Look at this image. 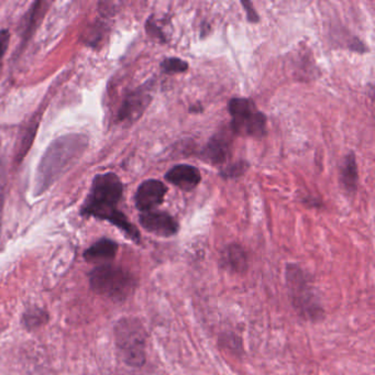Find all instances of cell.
Returning <instances> with one entry per match:
<instances>
[{"label":"cell","instance_id":"cell-1","mask_svg":"<svg viewBox=\"0 0 375 375\" xmlns=\"http://www.w3.org/2000/svg\"><path fill=\"white\" fill-rule=\"evenodd\" d=\"M123 194V182L117 174H98L93 180L86 199L82 205L81 215L84 217H94L108 221L123 231L129 239L139 243L141 239L139 230L118 208Z\"/></svg>","mask_w":375,"mask_h":375},{"label":"cell","instance_id":"cell-2","mask_svg":"<svg viewBox=\"0 0 375 375\" xmlns=\"http://www.w3.org/2000/svg\"><path fill=\"white\" fill-rule=\"evenodd\" d=\"M88 147V138L82 134H67L51 143L38 165L34 195L40 196L83 156Z\"/></svg>","mask_w":375,"mask_h":375},{"label":"cell","instance_id":"cell-3","mask_svg":"<svg viewBox=\"0 0 375 375\" xmlns=\"http://www.w3.org/2000/svg\"><path fill=\"white\" fill-rule=\"evenodd\" d=\"M88 276L90 287L96 294L116 302L127 300L136 285L131 273L112 264L98 265L89 272Z\"/></svg>","mask_w":375,"mask_h":375},{"label":"cell","instance_id":"cell-4","mask_svg":"<svg viewBox=\"0 0 375 375\" xmlns=\"http://www.w3.org/2000/svg\"><path fill=\"white\" fill-rule=\"evenodd\" d=\"M116 346L123 361L130 367H141L145 362L147 332L139 320L123 318L114 326Z\"/></svg>","mask_w":375,"mask_h":375},{"label":"cell","instance_id":"cell-5","mask_svg":"<svg viewBox=\"0 0 375 375\" xmlns=\"http://www.w3.org/2000/svg\"><path fill=\"white\" fill-rule=\"evenodd\" d=\"M231 128L241 136H262L267 134V117L258 112L249 98H232L229 101Z\"/></svg>","mask_w":375,"mask_h":375},{"label":"cell","instance_id":"cell-6","mask_svg":"<svg viewBox=\"0 0 375 375\" xmlns=\"http://www.w3.org/2000/svg\"><path fill=\"white\" fill-rule=\"evenodd\" d=\"M167 193L165 183L158 180H147L140 184L134 196L136 208L141 213L152 211L161 205Z\"/></svg>","mask_w":375,"mask_h":375},{"label":"cell","instance_id":"cell-7","mask_svg":"<svg viewBox=\"0 0 375 375\" xmlns=\"http://www.w3.org/2000/svg\"><path fill=\"white\" fill-rule=\"evenodd\" d=\"M151 101V95L149 88L139 87L134 92L127 95L123 105L118 112V120L120 123H134L141 117L147 106Z\"/></svg>","mask_w":375,"mask_h":375},{"label":"cell","instance_id":"cell-8","mask_svg":"<svg viewBox=\"0 0 375 375\" xmlns=\"http://www.w3.org/2000/svg\"><path fill=\"white\" fill-rule=\"evenodd\" d=\"M139 223L147 232L165 238L174 236L178 231V221L165 211L141 213Z\"/></svg>","mask_w":375,"mask_h":375},{"label":"cell","instance_id":"cell-9","mask_svg":"<svg viewBox=\"0 0 375 375\" xmlns=\"http://www.w3.org/2000/svg\"><path fill=\"white\" fill-rule=\"evenodd\" d=\"M289 284L292 289L293 296H294V303L300 311H305V314L314 317L318 315V311H322L320 306L315 300L314 293L309 287L307 280L303 276V272L300 270V284L298 287V282L294 276L289 272Z\"/></svg>","mask_w":375,"mask_h":375},{"label":"cell","instance_id":"cell-10","mask_svg":"<svg viewBox=\"0 0 375 375\" xmlns=\"http://www.w3.org/2000/svg\"><path fill=\"white\" fill-rule=\"evenodd\" d=\"M165 180L185 192L192 191L202 181L197 167L189 165H176L165 174Z\"/></svg>","mask_w":375,"mask_h":375},{"label":"cell","instance_id":"cell-11","mask_svg":"<svg viewBox=\"0 0 375 375\" xmlns=\"http://www.w3.org/2000/svg\"><path fill=\"white\" fill-rule=\"evenodd\" d=\"M230 154V143L223 136H215L202 151V158L209 165H220L225 163Z\"/></svg>","mask_w":375,"mask_h":375},{"label":"cell","instance_id":"cell-12","mask_svg":"<svg viewBox=\"0 0 375 375\" xmlns=\"http://www.w3.org/2000/svg\"><path fill=\"white\" fill-rule=\"evenodd\" d=\"M118 251L117 242L108 238H103L95 242L94 245L84 252V258L87 261H103V260H112L116 256Z\"/></svg>","mask_w":375,"mask_h":375},{"label":"cell","instance_id":"cell-13","mask_svg":"<svg viewBox=\"0 0 375 375\" xmlns=\"http://www.w3.org/2000/svg\"><path fill=\"white\" fill-rule=\"evenodd\" d=\"M341 183L349 192H354L358 185V165L353 153L348 154L342 167Z\"/></svg>","mask_w":375,"mask_h":375},{"label":"cell","instance_id":"cell-14","mask_svg":"<svg viewBox=\"0 0 375 375\" xmlns=\"http://www.w3.org/2000/svg\"><path fill=\"white\" fill-rule=\"evenodd\" d=\"M225 262L227 267L234 272H242L247 269V258L245 252L239 245H230L225 253Z\"/></svg>","mask_w":375,"mask_h":375},{"label":"cell","instance_id":"cell-15","mask_svg":"<svg viewBox=\"0 0 375 375\" xmlns=\"http://www.w3.org/2000/svg\"><path fill=\"white\" fill-rule=\"evenodd\" d=\"M47 320V311L43 309H28L23 315V324H25V328L32 329L39 326L43 325Z\"/></svg>","mask_w":375,"mask_h":375},{"label":"cell","instance_id":"cell-16","mask_svg":"<svg viewBox=\"0 0 375 375\" xmlns=\"http://www.w3.org/2000/svg\"><path fill=\"white\" fill-rule=\"evenodd\" d=\"M161 69L163 72L172 75V74L186 72L189 70V64L184 60L178 59V58H169L162 62Z\"/></svg>","mask_w":375,"mask_h":375},{"label":"cell","instance_id":"cell-17","mask_svg":"<svg viewBox=\"0 0 375 375\" xmlns=\"http://www.w3.org/2000/svg\"><path fill=\"white\" fill-rule=\"evenodd\" d=\"M7 189V169L6 163L3 158H0V234H1V225H3V210L6 198Z\"/></svg>","mask_w":375,"mask_h":375},{"label":"cell","instance_id":"cell-18","mask_svg":"<svg viewBox=\"0 0 375 375\" xmlns=\"http://www.w3.org/2000/svg\"><path fill=\"white\" fill-rule=\"evenodd\" d=\"M247 169V165H245V162H239L236 165H231V167H226L225 170L221 172V176L223 178H238V176H242L245 170Z\"/></svg>","mask_w":375,"mask_h":375},{"label":"cell","instance_id":"cell-19","mask_svg":"<svg viewBox=\"0 0 375 375\" xmlns=\"http://www.w3.org/2000/svg\"><path fill=\"white\" fill-rule=\"evenodd\" d=\"M9 41H10V34L6 29L0 30V70L3 66V58L6 56L7 50H8Z\"/></svg>","mask_w":375,"mask_h":375},{"label":"cell","instance_id":"cell-20","mask_svg":"<svg viewBox=\"0 0 375 375\" xmlns=\"http://www.w3.org/2000/svg\"><path fill=\"white\" fill-rule=\"evenodd\" d=\"M242 6L245 7V12H247V20L250 23H258V14H256V10L253 8L252 3H250V1H242Z\"/></svg>","mask_w":375,"mask_h":375},{"label":"cell","instance_id":"cell-21","mask_svg":"<svg viewBox=\"0 0 375 375\" xmlns=\"http://www.w3.org/2000/svg\"><path fill=\"white\" fill-rule=\"evenodd\" d=\"M202 110H203V108H202V106L200 105L191 106V108H189V112H199Z\"/></svg>","mask_w":375,"mask_h":375}]
</instances>
